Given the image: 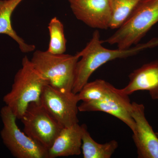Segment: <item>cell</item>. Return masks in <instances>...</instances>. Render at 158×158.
Masks as SVG:
<instances>
[{
  "label": "cell",
  "mask_w": 158,
  "mask_h": 158,
  "mask_svg": "<svg viewBox=\"0 0 158 158\" xmlns=\"http://www.w3.org/2000/svg\"><path fill=\"white\" fill-rule=\"evenodd\" d=\"M102 44L99 32L96 30L85 48L76 54L81 59L77 64L73 93H79L91 75L102 65L114 59L132 56L146 49L155 47L158 45V38H153L145 43L138 44L125 49H109L104 47Z\"/></svg>",
  "instance_id": "obj_1"
},
{
  "label": "cell",
  "mask_w": 158,
  "mask_h": 158,
  "mask_svg": "<svg viewBox=\"0 0 158 158\" xmlns=\"http://www.w3.org/2000/svg\"><path fill=\"white\" fill-rule=\"evenodd\" d=\"M47 85V81L25 56L22 68L15 76L11 91L4 96L3 101L20 119L30 103L40 102L43 90Z\"/></svg>",
  "instance_id": "obj_2"
},
{
  "label": "cell",
  "mask_w": 158,
  "mask_h": 158,
  "mask_svg": "<svg viewBox=\"0 0 158 158\" xmlns=\"http://www.w3.org/2000/svg\"><path fill=\"white\" fill-rule=\"evenodd\" d=\"M158 22V0H141L128 18L114 34L104 40L118 48H129L138 44Z\"/></svg>",
  "instance_id": "obj_3"
},
{
  "label": "cell",
  "mask_w": 158,
  "mask_h": 158,
  "mask_svg": "<svg viewBox=\"0 0 158 158\" xmlns=\"http://www.w3.org/2000/svg\"><path fill=\"white\" fill-rule=\"evenodd\" d=\"M79 59L77 54L56 55L47 51L37 50L31 61L48 85L59 90L72 91Z\"/></svg>",
  "instance_id": "obj_4"
},
{
  "label": "cell",
  "mask_w": 158,
  "mask_h": 158,
  "mask_svg": "<svg viewBox=\"0 0 158 158\" xmlns=\"http://www.w3.org/2000/svg\"><path fill=\"white\" fill-rule=\"evenodd\" d=\"M3 127L1 136L3 143L14 157L48 158V149L20 130L16 116L6 106L0 111Z\"/></svg>",
  "instance_id": "obj_5"
},
{
  "label": "cell",
  "mask_w": 158,
  "mask_h": 158,
  "mask_svg": "<svg viewBox=\"0 0 158 158\" xmlns=\"http://www.w3.org/2000/svg\"><path fill=\"white\" fill-rule=\"evenodd\" d=\"M20 119L23 124L24 132L47 149L64 127L40 102L30 103Z\"/></svg>",
  "instance_id": "obj_6"
},
{
  "label": "cell",
  "mask_w": 158,
  "mask_h": 158,
  "mask_svg": "<svg viewBox=\"0 0 158 158\" xmlns=\"http://www.w3.org/2000/svg\"><path fill=\"white\" fill-rule=\"evenodd\" d=\"M77 94L65 91L47 85L40 96V103L63 127L79 123Z\"/></svg>",
  "instance_id": "obj_7"
},
{
  "label": "cell",
  "mask_w": 158,
  "mask_h": 158,
  "mask_svg": "<svg viewBox=\"0 0 158 158\" xmlns=\"http://www.w3.org/2000/svg\"><path fill=\"white\" fill-rule=\"evenodd\" d=\"M128 96L120 89L115 88L109 95L100 100L82 102L78 106L79 111H100L108 113L120 119L135 133L136 125L131 115L132 103Z\"/></svg>",
  "instance_id": "obj_8"
},
{
  "label": "cell",
  "mask_w": 158,
  "mask_h": 158,
  "mask_svg": "<svg viewBox=\"0 0 158 158\" xmlns=\"http://www.w3.org/2000/svg\"><path fill=\"white\" fill-rule=\"evenodd\" d=\"M77 19L93 28H110L112 12L109 0H68Z\"/></svg>",
  "instance_id": "obj_9"
},
{
  "label": "cell",
  "mask_w": 158,
  "mask_h": 158,
  "mask_svg": "<svg viewBox=\"0 0 158 158\" xmlns=\"http://www.w3.org/2000/svg\"><path fill=\"white\" fill-rule=\"evenodd\" d=\"M131 115L136 125L133 139L139 158H158V137L146 119L142 104L132 103Z\"/></svg>",
  "instance_id": "obj_10"
},
{
  "label": "cell",
  "mask_w": 158,
  "mask_h": 158,
  "mask_svg": "<svg viewBox=\"0 0 158 158\" xmlns=\"http://www.w3.org/2000/svg\"><path fill=\"white\" fill-rule=\"evenodd\" d=\"M129 82L123 93L129 95L138 90H147L154 100L158 99V60L144 64L129 76Z\"/></svg>",
  "instance_id": "obj_11"
},
{
  "label": "cell",
  "mask_w": 158,
  "mask_h": 158,
  "mask_svg": "<svg viewBox=\"0 0 158 158\" xmlns=\"http://www.w3.org/2000/svg\"><path fill=\"white\" fill-rule=\"evenodd\" d=\"M85 124L79 123L63 127L51 147L48 149V158L78 156L81 153L82 137Z\"/></svg>",
  "instance_id": "obj_12"
},
{
  "label": "cell",
  "mask_w": 158,
  "mask_h": 158,
  "mask_svg": "<svg viewBox=\"0 0 158 158\" xmlns=\"http://www.w3.org/2000/svg\"><path fill=\"white\" fill-rule=\"evenodd\" d=\"M23 0H0V34H5L15 40L23 53H27L35 49V46L28 44L20 37L11 25V16L15 9Z\"/></svg>",
  "instance_id": "obj_13"
},
{
  "label": "cell",
  "mask_w": 158,
  "mask_h": 158,
  "mask_svg": "<svg viewBox=\"0 0 158 158\" xmlns=\"http://www.w3.org/2000/svg\"><path fill=\"white\" fill-rule=\"evenodd\" d=\"M82 154L84 158H110L118 146L115 140L104 144H99L90 136L85 125L82 137Z\"/></svg>",
  "instance_id": "obj_14"
},
{
  "label": "cell",
  "mask_w": 158,
  "mask_h": 158,
  "mask_svg": "<svg viewBox=\"0 0 158 158\" xmlns=\"http://www.w3.org/2000/svg\"><path fill=\"white\" fill-rule=\"evenodd\" d=\"M115 88L104 80L97 79L86 83L77 93L78 96L82 102L100 100L109 95Z\"/></svg>",
  "instance_id": "obj_15"
},
{
  "label": "cell",
  "mask_w": 158,
  "mask_h": 158,
  "mask_svg": "<svg viewBox=\"0 0 158 158\" xmlns=\"http://www.w3.org/2000/svg\"><path fill=\"white\" fill-rule=\"evenodd\" d=\"M112 12L110 29H117L128 18L141 0H109Z\"/></svg>",
  "instance_id": "obj_16"
},
{
  "label": "cell",
  "mask_w": 158,
  "mask_h": 158,
  "mask_svg": "<svg viewBox=\"0 0 158 158\" xmlns=\"http://www.w3.org/2000/svg\"><path fill=\"white\" fill-rule=\"evenodd\" d=\"M48 29L50 41L47 51L56 55L65 53L66 50V40L63 24L56 17L53 18L49 23Z\"/></svg>",
  "instance_id": "obj_17"
},
{
  "label": "cell",
  "mask_w": 158,
  "mask_h": 158,
  "mask_svg": "<svg viewBox=\"0 0 158 158\" xmlns=\"http://www.w3.org/2000/svg\"><path fill=\"white\" fill-rule=\"evenodd\" d=\"M156 135H157L158 137V132H156Z\"/></svg>",
  "instance_id": "obj_18"
}]
</instances>
